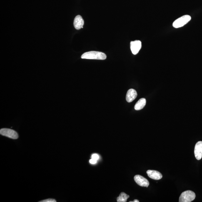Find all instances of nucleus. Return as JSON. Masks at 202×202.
I'll return each instance as SVG.
<instances>
[{"instance_id":"423d86ee","label":"nucleus","mask_w":202,"mask_h":202,"mask_svg":"<svg viewBox=\"0 0 202 202\" xmlns=\"http://www.w3.org/2000/svg\"><path fill=\"white\" fill-rule=\"evenodd\" d=\"M134 180L140 186L148 187L149 186V182L144 177L141 175H136L134 177Z\"/></svg>"},{"instance_id":"dca6fc26","label":"nucleus","mask_w":202,"mask_h":202,"mask_svg":"<svg viewBox=\"0 0 202 202\" xmlns=\"http://www.w3.org/2000/svg\"><path fill=\"white\" fill-rule=\"evenodd\" d=\"M139 201H138V200H134V201H130V202H139Z\"/></svg>"},{"instance_id":"f03ea898","label":"nucleus","mask_w":202,"mask_h":202,"mask_svg":"<svg viewBox=\"0 0 202 202\" xmlns=\"http://www.w3.org/2000/svg\"><path fill=\"white\" fill-rule=\"evenodd\" d=\"M191 19V17L189 15H185L178 18L174 22L173 26L175 28H181L187 24Z\"/></svg>"},{"instance_id":"20e7f679","label":"nucleus","mask_w":202,"mask_h":202,"mask_svg":"<svg viewBox=\"0 0 202 202\" xmlns=\"http://www.w3.org/2000/svg\"><path fill=\"white\" fill-rule=\"evenodd\" d=\"M0 134L3 136L13 139H17L18 135L17 132L14 130L8 128H2L0 130Z\"/></svg>"},{"instance_id":"6e6552de","label":"nucleus","mask_w":202,"mask_h":202,"mask_svg":"<svg viewBox=\"0 0 202 202\" xmlns=\"http://www.w3.org/2000/svg\"><path fill=\"white\" fill-rule=\"evenodd\" d=\"M148 176L152 179L154 180H160L163 178V175L160 172L156 170H148L147 171Z\"/></svg>"},{"instance_id":"ddd939ff","label":"nucleus","mask_w":202,"mask_h":202,"mask_svg":"<svg viewBox=\"0 0 202 202\" xmlns=\"http://www.w3.org/2000/svg\"><path fill=\"white\" fill-rule=\"evenodd\" d=\"M40 202H56V201L53 199H48L42 200L40 201Z\"/></svg>"},{"instance_id":"f8f14e48","label":"nucleus","mask_w":202,"mask_h":202,"mask_svg":"<svg viewBox=\"0 0 202 202\" xmlns=\"http://www.w3.org/2000/svg\"><path fill=\"white\" fill-rule=\"evenodd\" d=\"M129 195H127L124 193H121L119 196L117 198V201L118 202H126L127 200L129 198Z\"/></svg>"},{"instance_id":"0eeeda50","label":"nucleus","mask_w":202,"mask_h":202,"mask_svg":"<svg viewBox=\"0 0 202 202\" xmlns=\"http://www.w3.org/2000/svg\"><path fill=\"white\" fill-rule=\"evenodd\" d=\"M194 154L195 158L198 160H200L202 157V141L198 142L195 145L194 149Z\"/></svg>"},{"instance_id":"f257e3e1","label":"nucleus","mask_w":202,"mask_h":202,"mask_svg":"<svg viewBox=\"0 0 202 202\" xmlns=\"http://www.w3.org/2000/svg\"><path fill=\"white\" fill-rule=\"evenodd\" d=\"M106 55L101 52L91 51L85 53L82 55L83 59L104 60L106 59Z\"/></svg>"},{"instance_id":"7ed1b4c3","label":"nucleus","mask_w":202,"mask_h":202,"mask_svg":"<svg viewBox=\"0 0 202 202\" xmlns=\"http://www.w3.org/2000/svg\"><path fill=\"white\" fill-rule=\"evenodd\" d=\"M196 197L194 192L191 191H187L183 192L180 196L179 202H191L194 200Z\"/></svg>"},{"instance_id":"9d476101","label":"nucleus","mask_w":202,"mask_h":202,"mask_svg":"<svg viewBox=\"0 0 202 202\" xmlns=\"http://www.w3.org/2000/svg\"><path fill=\"white\" fill-rule=\"evenodd\" d=\"M73 24L76 30H79L81 28H83L84 24V21L82 17L80 15L76 16L75 18Z\"/></svg>"},{"instance_id":"4468645a","label":"nucleus","mask_w":202,"mask_h":202,"mask_svg":"<svg viewBox=\"0 0 202 202\" xmlns=\"http://www.w3.org/2000/svg\"><path fill=\"white\" fill-rule=\"evenodd\" d=\"M99 156H98V155L97 154H96V153L93 154L91 156V158H93V159L96 160H97L98 159H99Z\"/></svg>"},{"instance_id":"39448f33","label":"nucleus","mask_w":202,"mask_h":202,"mask_svg":"<svg viewBox=\"0 0 202 202\" xmlns=\"http://www.w3.org/2000/svg\"><path fill=\"white\" fill-rule=\"evenodd\" d=\"M141 48V41L136 40L130 42V48L134 55L138 54Z\"/></svg>"},{"instance_id":"2eb2a0df","label":"nucleus","mask_w":202,"mask_h":202,"mask_svg":"<svg viewBox=\"0 0 202 202\" xmlns=\"http://www.w3.org/2000/svg\"><path fill=\"white\" fill-rule=\"evenodd\" d=\"M97 160L93 159V158H91V159L90 160V163H91V164H95L97 163Z\"/></svg>"},{"instance_id":"9b49d317","label":"nucleus","mask_w":202,"mask_h":202,"mask_svg":"<svg viewBox=\"0 0 202 202\" xmlns=\"http://www.w3.org/2000/svg\"><path fill=\"white\" fill-rule=\"evenodd\" d=\"M146 104V100L145 98H141L136 103L134 106V109L137 111L141 110L144 108Z\"/></svg>"},{"instance_id":"1a4fd4ad","label":"nucleus","mask_w":202,"mask_h":202,"mask_svg":"<svg viewBox=\"0 0 202 202\" xmlns=\"http://www.w3.org/2000/svg\"><path fill=\"white\" fill-rule=\"evenodd\" d=\"M138 96L137 93L135 90L130 89L127 92L126 99L128 103L131 102L136 99Z\"/></svg>"}]
</instances>
